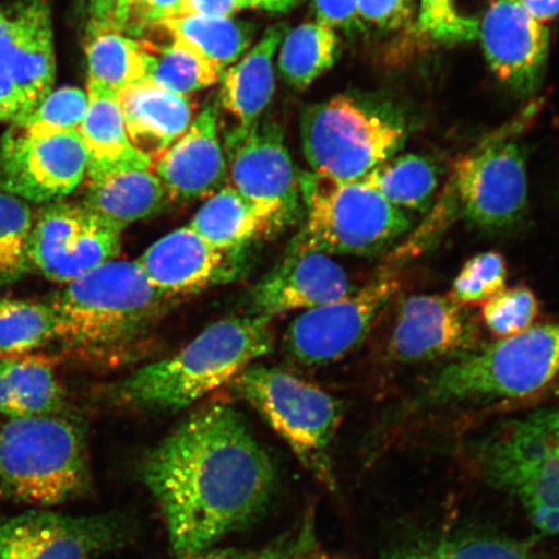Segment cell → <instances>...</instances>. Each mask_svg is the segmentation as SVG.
<instances>
[{"mask_svg": "<svg viewBox=\"0 0 559 559\" xmlns=\"http://www.w3.org/2000/svg\"><path fill=\"white\" fill-rule=\"evenodd\" d=\"M88 82L120 94L126 87L142 83L145 76L140 41L117 31L87 33Z\"/></svg>", "mask_w": 559, "mask_h": 559, "instance_id": "cell-31", "label": "cell"}, {"mask_svg": "<svg viewBox=\"0 0 559 559\" xmlns=\"http://www.w3.org/2000/svg\"><path fill=\"white\" fill-rule=\"evenodd\" d=\"M559 377V321L530 328L447 365L425 383L430 404L522 400Z\"/></svg>", "mask_w": 559, "mask_h": 559, "instance_id": "cell-5", "label": "cell"}, {"mask_svg": "<svg viewBox=\"0 0 559 559\" xmlns=\"http://www.w3.org/2000/svg\"><path fill=\"white\" fill-rule=\"evenodd\" d=\"M66 391L47 361L33 356L0 359V416L62 414Z\"/></svg>", "mask_w": 559, "mask_h": 559, "instance_id": "cell-25", "label": "cell"}, {"mask_svg": "<svg viewBox=\"0 0 559 559\" xmlns=\"http://www.w3.org/2000/svg\"><path fill=\"white\" fill-rule=\"evenodd\" d=\"M121 0H85L88 11L87 33L116 31V17Z\"/></svg>", "mask_w": 559, "mask_h": 559, "instance_id": "cell-42", "label": "cell"}, {"mask_svg": "<svg viewBox=\"0 0 559 559\" xmlns=\"http://www.w3.org/2000/svg\"><path fill=\"white\" fill-rule=\"evenodd\" d=\"M145 76L142 83L177 95H188L214 85L219 73L213 66L179 39L169 45L140 40Z\"/></svg>", "mask_w": 559, "mask_h": 559, "instance_id": "cell-28", "label": "cell"}, {"mask_svg": "<svg viewBox=\"0 0 559 559\" xmlns=\"http://www.w3.org/2000/svg\"><path fill=\"white\" fill-rule=\"evenodd\" d=\"M116 540L108 516L29 510L0 523V559H94Z\"/></svg>", "mask_w": 559, "mask_h": 559, "instance_id": "cell-15", "label": "cell"}, {"mask_svg": "<svg viewBox=\"0 0 559 559\" xmlns=\"http://www.w3.org/2000/svg\"><path fill=\"white\" fill-rule=\"evenodd\" d=\"M354 292L345 269L331 255L290 249L251 293V313L274 319L290 311L317 309Z\"/></svg>", "mask_w": 559, "mask_h": 559, "instance_id": "cell-17", "label": "cell"}, {"mask_svg": "<svg viewBox=\"0 0 559 559\" xmlns=\"http://www.w3.org/2000/svg\"><path fill=\"white\" fill-rule=\"evenodd\" d=\"M453 198L466 218L479 227L500 229L519 222L527 205L523 153L512 142L480 146L454 166Z\"/></svg>", "mask_w": 559, "mask_h": 559, "instance_id": "cell-14", "label": "cell"}, {"mask_svg": "<svg viewBox=\"0 0 559 559\" xmlns=\"http://www.w3.org/2000/svg\"><path fill=\"white\" fill-rule=\"evenodd\" d=\"M492 0H419L415 32L442 46L478 38L481 19Z\"/></svg>", "mask_w": 559, "mask_h": 559, "instance_id": "cell-33", "label": "cell"}, {"mask_svg": "<svg viewBox=\"0 0 559 559\" xmlns=\"http://www.w3.org/2000/svg\"><path fill=\"white\" fill-rule=\"evenodd\" d=\"M530 519L534 526L547 535H559V508L533 507L528 508Z\"/></svg>", "mask_w": 559, "mask_h": 559, "instance_id": "cell-44", "label": "cell"}, {"mask_svg": "<svg viewBox=\"0 0 559 559\" xmlns=\"http://www.w3.org/2000/svg\"><path fill=\"white\" fill-rule=\"evenodd\" d=\"M155 26L192 47L218 73L239 60L254 37L253 25L221 16L185 15Z\"/></svg>", "mask_w": 559, "mask_h": 559, "instance_id": "cell-26", "label": "cell"}, {"mask_svg": "<svg viewBox=\"0 0 559 559\" xmlns=\"http://www.w3.org/2000/svg\"><path fill=\"white\" fill-rule=\"evenodd\" d=\"M475 330L449 296H412L404 300L391 333L388 354L400 362H423L471 349Z\"/></svg>", "mask_w": 559, "mask_h": 559, "instance_id": "cell-18", "label": "cell"}, {"mask_svg": "<svg viewBox=\"0 0 559 559\" xmlns=\"http://www.w3.org/2000/svg\"><path fill=\"white\" fill-rule=\"evenodd\" d=\"M278 56L283 80L297 90L310 87L338 59L340 39L331 27L306 23L285 34Z\"/></svg>", "mask_w": 559, "mask_h": 559, "instance_id": "cell-29", "label": "cell"}, {"mask_svg": "<svg viewBox=\"0 0 559 559\" xmlns=\"http://www.w3.org/2000/svg\"><path fill=\"white\" fill-rule=\"evenodd\" d=\"M263 555L253 556V555H243L239 554V551L233 550H223V551H202V554L195 555L191 558L187 559H261Z\"/></svg>", "mask_w": 559, "mask_h": 559, "instance_id": "cell-47", "label": "cell"}, {"mask_svg": "<svg viewBox=\"0 0 559 559\" xmlns=\"http://www.w3.org/2000/svg\"><path fill=\"white\" fill-rule=\"evenodd\" d=\"M170 300L153 288L136 262L109 261L50 300L56 341L87 360H124L148 338Z\"/></svg>", "mask_w": 559, "mask_h": 559, "instance_id": "cell-2", "label": "cell"}, {"mask_svg": "<svg viewBox=\"0 0 559 559\" xmlns=\"http://www.w3.org/2000/svg\"><path fill=\"white\" fill-rule=\"evenodd\" d=\"M478 37L488 67L500 82L520 94L539 86L548 59L549 31L520 0H492Z\"/></svg>", "mask_w": 559, "mask_h": 559, "instance_id": "cell-16", "label": "cell"}, {"mask_svg": "<svg viewBox=\"0 0 559 559\" xmlns=\"http://www.w3.org/2000/svg\"><path fill=\"white\" fill-rule=\"evenodd\" d=\"M88 484L85 435L74 418L0 416V495L52 507L76 498Z\"/></svg>", "mask_w": 559, "mask_h": 559, "instance_id": "cell-4", "label": "cell"}, {"mask_svg": "<svg viewBox=\"0 0 559 559\" xmlns=\"http://www.w3.org/2000/svg\"><path fill=\"white\" fill-rule=\"evenodd\" d=\"M261 559H280V556L274 551H267V554H263Z\"/></svg>", "mask_w": 559, "mask_h": 559, "instance_id": "cell-49", "label": "cell"}, {"mask_svg": "<svg viewBox=\"0 0 559 559\" xmlns=\"http://www.w3.org/2000/svg\"><path fill=\"white\" fill-rule=\"evenodd\" d=\"M414 0H359V17L382 31H397L414 20Z\"/></svg>", "mask_w": 559, "mask_h": 559, "instance_id": "cell-39", "label": "cell"}, {"mask_svg": "<svg viewBox=\"0 0 559 559\" xmlns=\"http://www.w3.org/2000/svg\"><path fill=\"white\" fill-rule=\"evenodd\" d=\"M188 227L210 247L227 254L258 236L269 234L255 210L228 186L201 206Z\"/></svg>", "mask_w": 559, "mask_h": 559, "instance_id": "cell-27", "label": "cell"}, {"mask_svg": "<svg viewBox=\"0 0 559 559\" xmlns=\"http://www.w3.org/2000/svg\"><path fill=\"white\" fill-rule=\"evenodd\" d=\"M88 105L80 134L88 153L87 177L120 167L152 169L153 160L132 146L122 115L120 94L87 83Z\"/></svg>", "mask_w": 559, "mask_h": 559, "instance_id": "cell-23", "label": "cell"}, {"mask_svg": "<svg viewBox=\"0 0 559 559\" xmlns=\"http://www.w3.org/2000/svg\"><path fill=\"white\" fill-rule=\"evenodd\" d=\"M299 188L307 215L292 250L376 255L411 228L408 215L362 180L344 183L312 173L299 178Z\"/></svg>", "mask_w": 559, "mask_h": 559, "instance_id": "cell-6", "label": "cell"}, {"mask_svg": "<svg viewBox=\"0 0 559 559\" xmlns=\"http://www.w3.org/2000/svg\"><path fill=\"white\" fill-rule=\"evenodd\" d=\"M239 0H185V15L221 16L230 17L240 11Z\"/></svg>", "mask_w": 559, "mask_h": 559, "instance_id": "cell-43", "label": "cell"}, {"mask_svg": "<svg viewBox=\"0 0 559 559\" xmlns=\"http://www.w3.org/2000/svg\"><path fill=\"white\" fill-rule=\"evenodd\" d=\"M288 27L270 26L249 53L223 75L221 100L241 128L258 122L275 91L274 58Z\"/></svg>", "mask_w": 559, "mask_h": 559, "instance_id": "cell-24", "label": "cell"}, {"mask_svg": "<svg viewBox=\"0 0 559 559\" xmlns=\"http://www.w3.org/2000/svg\"><path fill=\"white\" fill-rule=\"evenodd\" d=\"M272 319L229 318L206 328L177 354L135 370L110 391L134 409L175 412L235 382L274 346Z\"/></svg>", "mask_w": 559, "mask_h": 559, "instance_id": "cell-3", "label": "cell"}, {"mask_svg": "<svg viewBox=\"0 0 559 559\" xmlns=\"http://www.w3.org/2000/svg\"><path fill=\"white\" fill-rule=\"evenodd\" d=\"M58 320L50 302L0 297V355L23 356L56 341Z\"/></svg>", "mask_w": 559, "mask_h": 559, "instance_id": "cell-32", "label": "cell"}, {"mask_svg": "<svg viewBox=\"0 0 559 559\" xmlns=\"http://www.w3.org/2000/svg\"><path fill=\"white\" fill-rule=\"evenodd\" d=\"M241 9H260L269 12H288L299 0H239Z\"/></svg>", "mask_w": 559, "mask_h": 559, "instance_id": "cell-46", "label": "cell"}, {"mask_svg": "<svg viewBox=\"0 0 559 559\" xmlns=\"http://www.w3.org/2000/svg\"><path fill=\"white\" fill-rule=\"evenodd\" d=\"M152 171L173 202L212 198L225 187L227 164L215 105L202 109L186 134L153 163Z\"/></svg>", "mask_w": 559, "mask_h": 559, "instance_id": "cell-19", "label": "cell"}, {"mask_svg": "<svg viewBox=\"0 0 559 559\" xmlns=\"http://www.w3.org/2000/svg\"><path fill=\"white\" fill-rule=\"evenodd\" d=\"M227 255L187 226L160 237L136 263L153 288L175 299L194 295L225 278L229 271Z\"/></svg>", "mask_w": 559, "mask_h": 559, "instance_id": "cell-20", "label": "cell"}, {"mask_svg": "<svg viewBox=\"0 0 559 559\" xmlns=\"http://www.w3.org/2000/svg\"><path fill=\"white\" fill-rule=\"evenodd\" d=\"M520 3L542 24L559 16V0H520Z\"/></svg>", "mask_w": 559, "mask_h": 559, "instance_id": "cell-45", "label": "cell"}, {"mask_svg": "<svg viewBox=\"0 0 559 559\" xmlns=\"http://www.w3.org/2000/svg\"><path fill=\"white\" fill-rule=\"evenodd\" d=\"M55 80L50 2L0 5V122H24L52 93Z\"/></svg>", "mask_w": 559, "mask_h": 559, "instance_id": "cell-9", "label": "cell"}, {"mask_svg": "<svg viewBox=\"0 0 559 559\" xmlns=\"http://www.w3.org/2000/svg\"><path fill=\"white\" fill-rule=\"evenodd\" d=\"M122 230L81 205L53 202L35 216L31 237L34 270L50 282L69 284L116 260Z\"/></svg>", "mask_w": 559, "mask_h": 559, "instance_id": "cell-12", "label": "cell"}, {"mask_svg": "<svg viewBox=\"0 0 559 559\" xmlns=\"http://www.w3.org/2000/svg\"><path fill=\"white\" fill-rule=\"evenodd\" d=\"M393 559H436L435 549H412L393 557Z\"/></svg>", "mask_w": 559, "mask_h": 559, "instance_id": "cell-48", "label": "cell"}, {"mask_svg": "<svg viewBox=\"0 0 559 559\" xmlns=\"http://www.w3.org/2000/svg\"><path fill=\"white\" fill-rule=\"evenodd\" d=\"M120 103L132 146L153 163L192 124V107L187 96L146 83L122 90Z\"/></svg>", "mask_w": 559, "mask_h": 559, "instance_id": "cell-21", "label": "cell"}, {"mask_svg": "<svg viewBox=\"0 0 559 559\" xmlns=\"http://www.w3.org/2000/svg\"><path fill=\"white\" fill-rule=\"evenodd\" d=\"M440 170L435 159L418 155L390 158L362 181L397 209H428L439 186Z\"/></svg>", "mask_w": 559, "mask_h": 559, "instance_id": "cell-30", "label": "cell"}, {"mask_svg": "<svg viewBox=\"0 0 559 559\" xmlns=\"http://www.w3.org/2000/svg\"><path fill=\"white\" fill-rule=\"evenodd\" d=\"M183 5L185 0H139L132 7L124 34H140L160 21L181 16Z\"/></svg>", "mask_w": 559, "mask_h": 559, "instance_id": "cell-40", "label": "cell"}, {"mask_svg": "<svg viewBox=\"0 0 559 559\" xmlns=\"http://www.w3.org/2000/svg\"><path fill=\"white\" fill-rule=\"evenodd\" d=\"M80 131L35 132L12 124L0 139V191L48 205L73 193L87 177Z\"/></svg>", "mask_w": 559, "mask_h": 559, "instance_id": "cell-11", "label": "cell"}, {"mask_svg": "<svg viewBox=\"0 0 559 559\" xmlns=\"http://www.w3.org/2000/svg\"><path fill=\"white\" fill-rule=\"evenodd\" d=\"M34 219L29 202L0 191V286L17 283L34 270L31 253Z\"/></svg>", "mask_w": 559, "mask_h": 559, "instance_id": "cell-34", "label": "cell"}, {"mask_svg": "<svg viewBox=\"0 0 559 559\" xmlns=\"http://www.w3.org/2000/svg\"><path fill=\"white\" fill-rule=\"evenodd\" d=\"M87 179L82 205L120 230L158 214L169 202L155 173L145 167H120Z\"/></svg>", "mask_w": 559, "mask_h": 559, "instance_id": "cell-22", "label": "cell"}, {"mask_svg": "<svg viewBox=\"0 0 559 559\" xmlns=\"http://www.w3.org/2000/svg\"><path fill=\"white\" fill-rule=\"evenodd\" d=\"M435 555L436 559H533L524 545L492 537L445 542L437 545Z\"/></svg>", "mask_w": 559, "mask_h": 559, "instance_id": "cell-38", "label": "cell"}, {"mask_svg": "<svg viewBox=\"0 0 559 559\" xmlns=\"http://www.w3.org/2000/svg\"><path fill=\"white\" fill-rule=\"evenodd\" d=\"M300 559H330V558H328L324 555H311V556H307V557H304Z\"/></svg>", "mask_w": 559, "mask_h": 559, "instance_id": "cell-50", "label": "cell"}, {"mask_svg": "<svg viewBox=\"0 0 559 559\" xmlns=\"http://www.w3.org/2000/svg\"><path fill=\"white\" fill-rule=\"evenodd\" d=\"M304 152L313 174L359 181L403 148L407 130L393 110L338 95L302 116Z\"/></svg>", "mask_w": 559, "mask_h": 559, "instance_id": "cell-7", "label": "cell"}, {"mask_svg": "<svg viewBox=\"0 0 559 559\" xmlns=\"http://www.w3.org/2000/svg\"><path fill=\"white\" fill-rule=\"evenodd\" d=\"M539 300L524 285L504 289L481 304L480 317L495 337H514L533 328L539 317Z\"/></svg>", "mask_w": 559, "mask_h": 559, "instance_id": "cell-35", "label": "cell"}, {"mask_svg": "<svg viewBox=\"0 0 559 559\" xmlns=\"http://www.w3.org/2000/svg\"><path fill=\"white\" fill-rule=\"evenodd\" d=\"M227 181L261 216L269 234L292 225L299 214L295 166L276 123H255L227 132Z\"/></svg>", "mask_w": 559, "mask_h": 559, "instance_id": "cell-10", "label": "cell"}, {"mask_svg": "<svg viewBox=\"0 0 559 559\" xmlns=\"http://www.w3.org/2000/svg\"><path fill=\"white\" fill-rule=\"evenodd\" d=\"M400 282L382 274L361 290L300 313L284 335L286 353L298 365L317 367L337 361L358 347L388 306Z\"/></svg>", "mask_w": 559, "mask_h": 559, "instance_id": "cell-13", "label": "cell"}, {"mask_svg": "<svg viewBox=\"0 0 559 559\" xmlns=\"http://www.w3.org/2000/svg\"><path fill=\"white\" fill-rule=\"evenodd\" d=\"M142 477L163 508L175 554L185 559L253 519L275 486L269 454L228 404L181 423L146 454Z\"/></svg>", "mask_w": 559, "mask_h": 559, "instance_id": "cell-1", "label": "cell"}, {"mask_svg": "<svg viewBox=\"0 0 559 559\" xmlns=\"http://www.w3.org/2000/svg\"><path fill=\"white\" fill-rule=\"evenodd\" d=\"M507 276L504 255L486 251L465 262L453 280L449 297L460 306L485 304L506 289Z\"/></svg>", "mask_w": 559, "mask_h": 559, "instance_id": "cell-36", "label": "cell"}, {"mask_svg": "<svg viewBox=\"0 0 559 559\" xmlns=\"http://www.w3.org/2000/svg\"><path fill=\"white\" fill-rule=\"evenodd\" d=\"M88 97L79 87L53 90L21 128L35 132L79 131L86 116Z\"/></svg>", "mask_w": 559, "mask_h": 559, "instance_id": "cell-37", "label": "cell"}, {"mask_svg": "<svg viewBox=\"0 0 559 559\" xmlns=\"http://www.w3.org/2000/svg\"><path fill=\"white\" fill-rule=\"evenodd\" d=\"M237 393L311 469H328V451L342 419L341 403L283 369L253 365L235 380Z\"/></svg>", "mask_w": 559, "mask_h": 559, "instance_id": "cell-8", "label": "cell"}, {"mask_svg": "<svg viewBox=\"0 0 559 559\" xmlns=\"http://www.w3.org/2000/svg\"><path fill=\"white\" fill-rule=\"evenodd\" d=\"M318 23L331 29H354L360 23L359 0H313Z\"/></svg>", "mask_w": 559, "mask_h": 559, "instance_id": "cell-41", "label": "cell"}]
</instances>
